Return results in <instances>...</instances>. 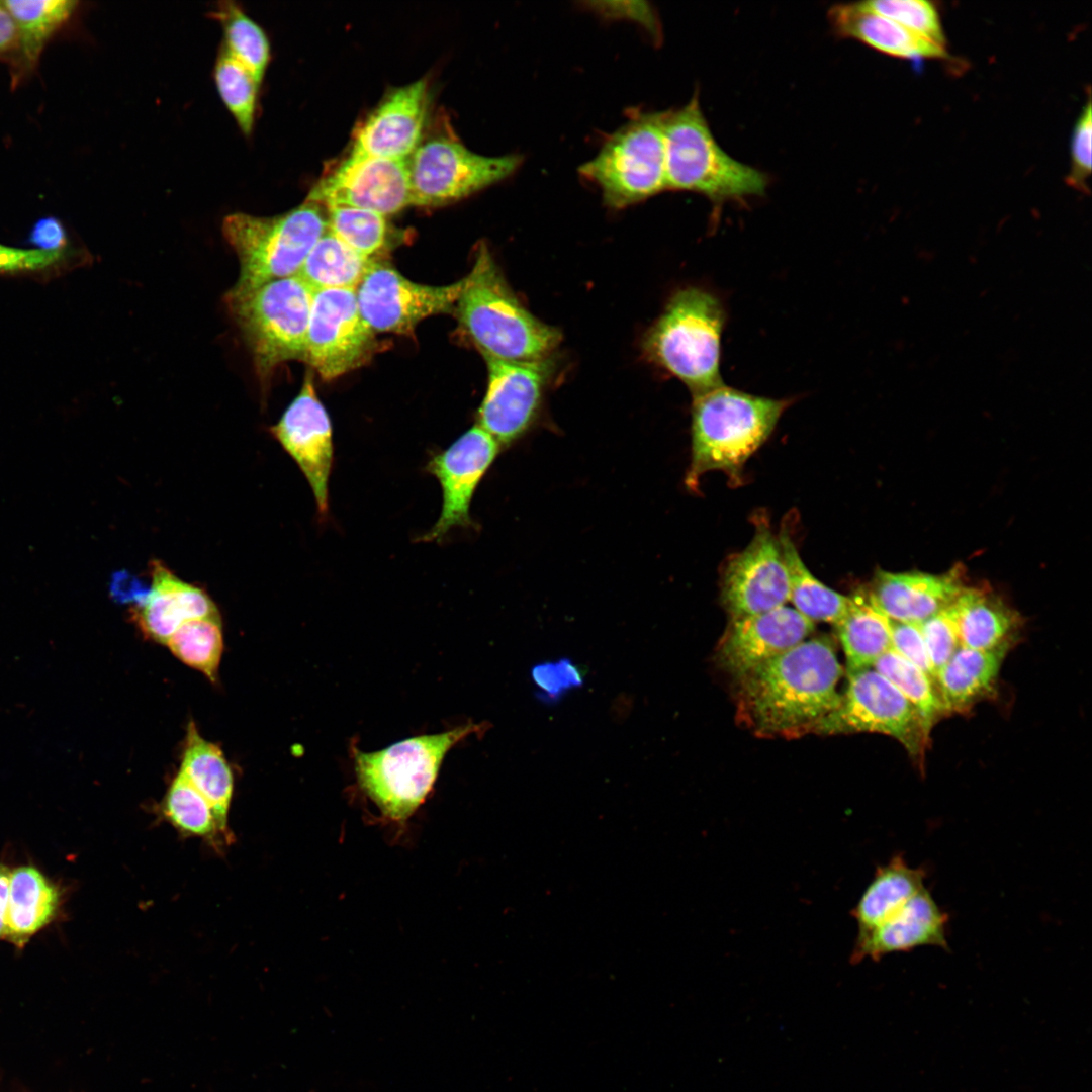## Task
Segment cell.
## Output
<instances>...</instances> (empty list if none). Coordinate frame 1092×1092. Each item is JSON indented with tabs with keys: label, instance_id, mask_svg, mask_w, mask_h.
Returning a JSON list of instances; mask_svg holds the SVG:
<instances>
[{
	"label": "cell",
	"instance_id": "1",
	"mask_svg": "<svg viewBox=\"0 0 1092 1092\" xmlns=\"http://www.w3.org/2000/svg\"><path fill=\"white\" fill-rule=\"evenodd\" d=\"M842 673L828 640H805L736 677L737 719L760 736L814 733L839 705Z\"/></svg>",
	"mask_w": 1092,
	"mask_h": 1092
},
{
	"label": "cell",
	"instance_id": "2",
	"mask_svg": "<svg viewBox=\"0 0 1092 1092\" xmlns=\"http://www.w3.org/2000/svg\"><path fill=\"white\" fill-rule=\"evenodd\" d=\"M792 399L753 395L723 383L694 395L692 456L686 484L696 490L710 471L742 482L748 459L765 443Z\"/></svg>",
	"mask_w": 1092,
	"mask_h": 1092
},
{
	"label": "cell",
	"instance_id": "3",
	"mask_svg": "<svg viewBox=\"0 0 1092 1092\" xmlns=\"http://www.w3.org/2000/svg\"><path fill=\"white\" fill-rule=\"evenodd\" d=\"M483 356L512 361L544 359L559 332L531 314L514 295L486 245L463 278L454 312Z\"/></svg>",
	"mask_w": 1092,
	"mask_h": 1092
},
{
	"label": "cell",
	"instance_id": "4",
	"mask_svg": "<svg viewBox=\"0 0 1092 1092\" xmlns=\"http://www.w3.org/2000/svg\"><path fill=\"white\" fill-rule=\"evenodd\" d=\"M327 229L324 206L307 200L276 216L244 212L225 216L222 235L238 257L240 271L224 298L242 296L270 281L295 276Z\"/></svg>",
	"mask_w": 1092,
	"mask_h": 1092
},
{
	"label": "cell",
	"instance_id": "5",
	"mask_svg": "<svg viewBox=\"0 0 1092 1092\" xmlns=\"http://www.w3.org/2000/svg\"><path fill=\"white\" fill-rule=\"evenodd\" d=\"M666 188L694 191L714 203L764 193L767 177L724 152L703 115L698 96L664 117Z\"/></svg>",
	"mask_w": 1092,
	"mask_h": 1092
},
{
	"label": "cell",
	"instance_id": "6",
	"mask_svg": "<svg viewBox=\"0 0 1092 1092\" xmlns=\"http://www.w3.org/2000/svg\"><path fill=\"white\" fill-rule=\"evenodd\" d=\"M726 313L702 288L677 291L649 331L648 356L684 382L694 395L721 385V337Z\"/></svg>",
	"mask_w": 1092,
	"mask_h": 1092
},
{
	"label": "cell",
	"instance_id": "7",
	"mask_svg": "<svg viewBox=\"0 0 1092 1092\" xmlns=\"http://www.w3.org/2000/svg\"><path fill=\"white\" fill-rule=\"evenodd\" d=\"M486 723L467 722L441 733L421 735L374 752L353 747L354 768L360 789L384 816L406 820L432 790L447 752Z\"/></svg>",
	"mask_w": 1092,
	"mask_h": 1092
},
{
	"label": "cell",
	"instance_id": "8",
	"mask_svg": "<svg viewBox=\"0 0 1092 1092\" xmlns=\"http://www.w3.org/2000/svg\"><path fill=\"white\" fill-rule=\"evenodd\" d=\"M313 291L297 276L270 281L225 304L266 388L283 363L304 361Z\"/></svg>",
	"mask_w": 1092,
	"mask_h": 1092
},
{
	"label": "cell",
	"instance_id": "9",
	"mask_svg": "<svg viewBox=\"0 0 1092 1092\" xmlns=\"http://www.w3.org/2000/svg\"><path fill=\"white\" fill-rule=\"evenodd\" d=\"M664 117L665 111L632 114L580 167L609 207L624 208L667 189Z\"/></svg>",
	"mask_w": 1092,
	"mask_h": 1092
},
{
	"label": "cell",
	"instance_id": "10",
	"mask_svg": "<svg viewBox=\"0 0 1092 1092\" xmlns=\"http://www.w3.org/2000/svg\"><path fill=\"white\" fill-rule=\"evenodd\" d=\"M873 732L895 738L921 759L930 730L916 707L874 668L848 673L838 707L815 729L818 734Z\"/></svg>",
	"mask_w": 1092,
	"mask_h": 1092
},
{
	"label": "cell",
	"instance_id": "11",
	"mask_svg": "<svg viewBox=\"0 0 1092 1092\" xmlns=\"http://www.w3.org/2000/svg\"><path fill=\"white\" fill-rule=\"evenodd\" d=\"M521 163L518 155L476 154L451 138L428 140L407 159L413 205L457 201L511 176Z\"/></svg>",
	"mask_w": 1092,
	"mask_h": 1092
},
{
	"label": "cell",
	"instance_id": "12",
	"mask_svg": "<svg viewBox=\"0 0 1092 1092\" xmlns=\"http://www.w3.org/2000/svg\"><path fill=\"white\" fill-rule=\"evenodd\" d=\"M374 335L360 313L356 289L313 291L304 362L323 379H335L371 357Z\"/></svg>",
	"mask_w": 1092,
	"mask_h": 1092
},
{
	"label": "cell",
	"instance_id": "13",
	"mask_svg": "<svg viewBox=\"0 0 1092 1092\" xmlns=\"http://www.w3.org/2000/svg\"><path fill=\"white\" fill-rule=\"evenodd\" d=\"M462 287L463 278L448 285L417 283L387 263L373 260L356 288V297L374 334H406L428 316L454 313Z\"/></svg>",
	"mask_w": 1092,
	"mask_h": 1092
},
{
	"label": "cell",
	"instance_id": "14",
	"mask_svg": "<svg viewBox=\"0 0 1092 1092\" xmlns=\"http://www.w3.org/2000/svg\"><path fill=\"white\" fill-rule=\"evenodd\" d=\"M306 200L394 214L413 205L407 160L349 153L314 184Z\"/></svg>",
	"mask_w": 1092,
	"mask_h": 1092
},
{
	"label": "cell",
	"instance_id": "15",
	"mask_svg": "<svg viewBox=\"0 0 1092 1092\" xmlns=\"http://www.w3.org/2000/svg\"><path fill=\"white\" fill-rule=\"evenodd\" d=\"M750 543L727 560L721 577V600L731 618L764 613L790 601V585L778 536L768 521L754 519Z\"/></svg>",
	"mask_w": 1092,
	"mask_h": 1092
},
{
	"label": "cell",
	"instance_id": "16",
	"mask_svg": "<svg viewBox=\"0 0 1092 1092\" xmlns=\"http://www.w3.org/2000/svg\"><path fill=\"white\" fill-rule=\"evenodd\" d=\"M484 358L488 383L476 425L499 445H508L533 421L551 373V362L546 358L532 361Z\"/></svg>",
	"mask_w": 1092,
	"mask_h": 1092
},
{
	"label": "cell",
	"instance_id": "17",
	"mask_svg": "<svg viewBox=\"0 0 1092 1092\" xmlns=\"http://www.w3.org/2000/svg\"><path fill=\"white\" fill-rule=\"evenodd\" d=\"M498 450L499 444L475 425L430 459L427 470L441 485L442 508L437 522L421 541H440L453 528L472 525L473 494Z\"/></svg>",
	"mask_w": 1092,
	"mask_h": 1092
},
{
	"label": "cell",
	"instance_id": "18",
	"mask_svg": "<svg viewBox=\"0 0 1092 1092\" xmlns=\"http://www.w3.org/2000/svg\"><path fill=\"white\" fill-rule=\"evenodd\" d=\"M270 432L302 471L314 495L317 512L325 517L334 458L333 430L329 415L317 397L310 370L305 374L299 393Z\"/></svg>",
	"mask_w": 1092,
	"mask_h": 1092
},
{
	"label": "cell",
	"instance_id": "19",
	"mask_svg": "<svg viewBox=\"0 0 1092 1092\" xmlns=\"http://www.w3.org/2000/svg\"><path fill=\"white\" fill-rule=\"evenodd\" d=\"M813 630L812 621L788 606L731 618L717 649L718 659L738 677L805 641Z\"/></svg>",
	"mask_w": 1092,
	"mask_h": 1092
},
{
	"label": "cell",
	"instance_id": "20",
	"mask_svg": "<svg viewBox=\"0 0 1092 1092\" xmlns=\"http://www.w3.org/2000/svg\"><path fill=\"white\" fill-rule=\"evenodd\" d=\"M428 98L426 80L393 90L356 130L350 153L407 160L421 144Z\"/></svg>",
	"mask_w": 1092,
	"mask_h": 1092
},
{
	"label": "cell",
	"instance_id": "21",
	"mask_svg": "<svg viewBox=\"0 0 1092 1092\" xmlns=\"http://www.w3.org/2000/svg\"><path fill=\"white\" fill-rule=\"evenodd\" d=\"M947 921L948 915L924 887L883 923L858 934L850 961H879L886 954L920 946L947 949Z\"/></svg>",
	"mask_w": 1092,
	"mask_h": 1092
},
{
	"label": "cell",
	"instance_id": "22",
	"mask_svg": "<svg viewBox=\"0 0 1092 1092\" xmlns=\"http://www.w3.org/2000/svg\"><path fill=\"white\" fill-rule=\"evenodd\" d=\"M965 587L961 567L941 574L878 570L868 592L889 619L920 624L949 607Z\"/></svg>",
	"mask_w": 1092,
	"mask_h": 1092
},
{
	"label": "cell",
	"instance_id": "23",
	"mask_svg": "<svg viewBox=\"0 0 1092 1092\" xmlns=\"http://www.w3.org/2000/svg\"><path fill=\"white\" fill-rule=\"evenodd\" d=\"M151 590L141 605L131 608L132 619L147 638L167 643L185 622L219 618L210 597L177 577L163 562L150 563Z\"/></svg>",
	"mask_w": 1092,
	"mask_h": 1092
},
{
	"label": "cell",
	"instance_id": "24",
	"mask_svg": "<svg viewBox=\"0 0 1092 1092\" xmlns=\"http://www.w3.org/2000/svg\"><path fill=\"white\" fill-rule=\"evenodd\" d=\"M62 890L34 866L10 873L5 939L23 948L32 936L52 923L62 904Z\"/></svg>",
	"mask_w": 1092,
	"mask_h": 1092
},
{
	"label": "cell",
	"instance_id": "25",
	"mask_svg": "<svg viewBox=\"0 0 1092 1092\" xmlns=\"http://www.w3.org/2000/svg\"><path fill=\"white\" fill-rule=\"evenodd\" d=\"M829 18L834 29L892 57L901 59H944L945 48L934 44L893 20L867 8L862 2L832 7Z\"/></svg>",
	"mask_w": 1092,
	"mask_h": 1092
},
{
	"label": "cell",
	"instance_id": "26",
	"mask_svg": "<svg viewBox=\"0 0 1092 1092\" xmlns=\"http://www.w3.org/2000/svg\"><path fill=\"white\" fill-rule=\"evenodd\" d=\"M1013 641L991 649L960 646L938 670L936 686L946 713L964 712L994 692Z\"/></svg>",
	"mask_w": 1092,
	"mask_h": 1092
},
{
	"label": "cell",
	"instance_id": "27",
	"mask_svg": "<svg viewBox=\"0 0 1092 1092\" xmlns=\"http://www.w3.org/2000/svg\"><path fill=\"white\" fill-rule=\"evenodd\" d=\"M960 643L973 649H991L1014 641L1020 617L991 590L965 587L948 607Z\"/></svg>",
	"mask_w": 1092,
	"mask_h": 1092
},
{
	"label": "cell",
	"instance_id": "28",
	"mask_svg": "<svg viewBox=\"0 0 1092 1092\" xmlns=\"http://www.w3.org/2000/svg\"><path fill=\"white\" fill-rule=\"evenodd\" d=\"M180 772L207 800L221 830L233 838L229 827L234 791L232 769L220 748L202 738L193 722L187 726Z\"/></svg>",
	"mask_w": 1092,
	"mask_h": 1092
},
{
	"label": "cell",
	"instance_id": "29",
	"mask_svg": "<svg viewBox=\"0 0 1092 1092\" xmlns=\"http://www.w3.org/2000/svg\"><path fill=\"white\" fill-rule=\"evenodd\" d=\"M926 873L910 867L900 854L879 867L852 910L858 934L877 927L924 888Z\"/></svg>",
	"mask_w": 1092,
	"mask_h": 1092
},
{
	"label": "cell",
	"instance_id": "30",
	"mask_svg": "<svg viewBox=\"0 0 1092 1092\" xmlns=\"http://www.w3.org/2000/svg\"><path fill=\"white\" fill-rule=\"evenodd\" d=\"M843 619L835 625L846 658L847 673L873 667L892 650L890 619L874 604L869 592H857Z\"/></svg>",
	"mask_w": 1092,
	"mask_h": 1092
},
{
	"label": "cell",
	"instance_id": "31",
	"mask_svg": "<svg viewBox=\"0 0 1092 1092\" xmlns=\"http://www.w3.org/2000/svg\"><path fill=\"white\" fill-rule=\"evenodd\" d=\"M778 539L789 577V602L813 623L825 622L835 626L848 612L851 597L828 587L811 573L786 527H782Z\"/></svg>",
	"mask_w": 1092,
	"mask_h": 1092
},
{
	"label": "cell",
	"instance_id": "32",
	"mask_svg": "<svg viewBox=\"0 0 1092 1092\" xmlns=\"http://www.w3.org/2000/svg\"><path fill=\"white\" fill-rule=\"evenodd\" d=\"M372 261L373 259L359 254L327 229L295 276L312 291L356 289Z\"/></svg>",
	"mask_w": 1092,
	"mask_h": 1092
},
{
	"label": "cell",
	"instance_id": "33",
	"mask_svg": "<svg viewBox=\"0 0 1092 1092\" xmlns=\"http://www.w3.org/2000/svg\"><path fill=\"white\" fill-rule=\"evenodd\" d=\"M160 813L178 833L200 838L218 852L234 840L221 830L207 800L180 771L162 800Z\"/></svg>",
	"mask_w": 1092,
	"mask_h": 1092
},
{
	"label": "cell",
	"instance_id": "34",
	"mask_svg": "<svg viewBox=\"0 0 1092 1092\" xmlns=\"http://www.w3.org/2000/svg\"><path fill=\"white\" fill-rule=\"evenodd\" d=\"M11 15L17 42L26 67L38 61L49 39L72 16L78 5L72 0H6L1 2Z\"/></svg>",
	"mask_w": 1092,
	"mask_h": 1092
},
{
	"label": "cell",
	"instance_id": "35",
	"mask_svg": "<svg viewBox=\"0 0 1092 1092\" xmlns=\"http://www.w3.org/2000/svg\"><path fill=\"white\" fill-rule=\"evenodd\" d=\"M214 16L223 29L224 50L261 83L270 60L264 30L234 2H221Z\"/></svg>",
	"mask_w": 1092,
	"mask_h": 1092
},
{
	"label": "cell",
	"instance_id": "36",
	"mask_svg": "<svg viewBox=\"0 0 1092 1092\" xmlns=\"http://www.w3.org/2000/svg\"><path fill=\"white\" fill-rule=\"evenodd\" d=\"M872 668L891 681L916 707L930 731L947 714L932 678L895 651L889 650L881 655Z\"/></svg>",
	"mask_w": 1092,
	"mask_h": 1092
},
{
	"label": "cell",
	"instance_id": "37",
	"mask_svg": "<svg viewBox=\"0 0 1092 1092\" xmlns=\"http://www.w3.org/2000/svg\"><path fill=\"white\" fill-rule=\"evenodd\" d=\"M171 652L185 664L201 671L211 681L223 650L219 618L196 619L182 624L166 643Z\"/></svg>",
	"mask_w": 1092,
	"mask_h": 1092
},
{
	"label": "cell",
	"instance_id": "38",
	"mask_svg": "<svg viewBox=\"0 0 1092 1092\" xmlns=\"http://www.w3.org/2000/svg\"><path fill=\"white\" fill-rule=\"evenodd\" d=\"M217 91L245 135L255 122L260 82L222 47L214 67Z\"/></svg>",
	"mask_w": 1092,
	"mask_h": 1092
},
{
	"label": "cell",
	"instance_id": "39",
	"mask_svg": "<svg viewBox=\"0 0 1092 1092\" xmlns=\"http://www.w3.org/2000/svg\"><path fill=\"white\" fill-rule=\"evenodd\" d=\"M326 209L328 230L364 257L373 259L387 245L390 228L386 216L348 206Z\"/></svg>",
	"mask_w": 1092,
	"mask_h": 1092
},
{
	"label": "cell",
	"instance_id": "40",
	"mask_svg": "<svg viewBox=\"0 0 1092 1092\" xmlns=\"http://www.w3.org/2000/svg\"><path fill=\"white\" fill-rule=\"evenodd\" d=\"M79 250L42 251L0 243V275L50 278L65 273L82 262Z\"/></svg>",
	"mask_w": 1092,
	"mask_h": 1092
},
{
	"label": "cell",
	"instance_id": "41",
	"mask_svg": "<svg viewBox=\"0 0 1092 1092\" xmlns=\"http://www.w3.org/2000/svg\"><path fill=\"white\" fill-rule=\"evenodd\" d=\"M862 4L909 31L946 49L940 14L932 2L926 0H872L862 2Z\"/></svg>",
	"mask_w": 1092,
	"mask_h": 1092
},
{
	"label": "cell",
	"instance_id": "42",
	"mask_svg": "<svg viewBox=\"0 0 1092 1092\" xmlns=\"http://www.w3.org/2000/svg\"><path fill=\"white\" fill-rule=\"evenodd\" d=\"M1092 104L1090 96L1074 125L1070 142V171L1067 184L1088 193L1091 176Z\"/></svg>",
	"mask_w": 1092,
	"mask_h": 1092
},
{
	"label": "cell",
	"instance_id": "43",
	"mask_svg": "<svg viewBox=\"0 0 1092 1092\" xmlns=\"http://www.w3.org/2000/svg\"><path fill=\"white\" fill-rule=\"evenodd\" d=\"M919 627L936 679L938 670L961 646L949 608L927 618L919 624Z\"/></svg>",
	"mask_w": 1092,
	"mask_h": 1092
},
{
	"label": "cell",
	"instance_id": "44",
	"mask_svg": "<svg viewBox=\"0 0 1092 1092\" xmlns=\"http://www.w3.org/2000/svg\"><path fill=\"white\" fill-rule=\"evenodd\" d=\"M890 633L892 650L919 667L931 677L936 685L935 674L919 624L899 622L890 619Z\"/></svg>",
	"mask_w": 1092,
	"mask_h": 1092
},
{
	"label": "cell",
	"instance_id": "45",
	"mask_svg": "<svg viewBox=\"0 0 1092 1092\" xmlns=\"http://www.w3.org/2000/svg\"><path fill=\"white\" fill-rule=\"evenodd\" d=\"M531 677L537 688L536 698L544 704H555L568 691L555 662L546 661L531 668Z\"/></svg>",
	"mask_w": 1092,
	"mask_h": 1092
},
{
	"label": "cell",
	"instance_id": "46",
	"mask_svg": "<svg viewBox=\"0 0 1092 1092\" xmlns=\"http://www.w3.org/2000/svg\"><path fill=\"white\" fill-rule=\"evenodd\" d=\"M28 241L42 251H65L72 247L64 224L57 217L47 216L38 219L32 226Z\"/></svg>",
	"mask_w": 1092,
	"mask_h": 1092
},
{
	"label": "cell",
	"instance_id": "47",
	"mask_svg": "<svg viewBox=\"0 0 1092 1092\" xmlns=\"http://www.w3.org/2000/svg\"><path fill=\"white\" fill-rule=\"evenodd\" d=\"M151 587L143 584L138 577L125 570L114 572L109 583V593L113 601L119 604L134 603L141 605L148 598Z\"/></svg>",
	"mask_w": 1092,
	"mask_h": 1092
},
{
	"label": "cell",
	"instance_id": "48",
	"mask_svg": "<svg viewBox=\"0 0 1092 1092\" xmlns=\"http://www.w3.org/2000/svg\"><path fill=\"white\" fill-rule=\"evenodd\" d=\"M555 664L568 691L584 685L585 671L582 666L573 663L569 658H561L555 661Z\"/></svg>",
	"mask_w": 1092,
	"mask_h": 1092
},
{
	"label": "cell",
	"instance_id": "49",
	"mask_svg": "<svg viewBox=\"0 0 1092 1092\" xmlns=\"http://www.w3.org/2000/svg\"><path fill=\"white\" fill-rule=\"evenodd\" d=\"M17 41L15 23L9 12L0 3V55Z\"/></svg>",
	"mask_w": 1092,
	"mask_h": 1092
},
{
	"label": "cell",
	"instance_id": "50",
	"mask_svg": "<svg viewBox=\"0 0 1092 1092\" xmlns=\"http://www.w3.org/2000/svg\"><path fill=\"white\" fill-rule=\"evenodd\" d=\"M10 873L11 870L7 866L0 864V939L5 938L6 932Z\"/></svg>",
	"mask_w": 1092,
	"mask_h": 1092
}]
</instances>
